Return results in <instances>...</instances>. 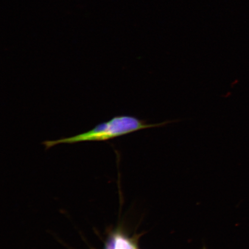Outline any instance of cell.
Instances as JSON below:
<instances>
[{"label": "cell", "instance_id": "2", "mask_svg": "<svg viewBox=\"0 0 249 249\" xmlns=\"http://www.w3.org/2000/svg\"><path fill=\"white\" fill-rule=\"evenodd\" d=\"M104 249H138L134 242L120 232H114L108 236Z\"/></svg>", "mask_w": 249, "mask_h": 249}, {"label": "cell", "instance_id": "1", "mask_svg": "<svg viewBox=\"0 0 249 249\" xmlns=\"http://www.w3.org/2000/svg\"><path fill=\"white\" fill-rule=\"evenodd\" d=\"M176 121H163L162 123L149 124L147 121L135 116L122 115L112 118L107 122L99 124L89 131L70 138L43 142L46 149L60 144H76L77 142L95 141H107L108 140L128 134L153 127H162Z\"/></svg>", "mask_w": 249, "mask_h": 249}]
</instances>
